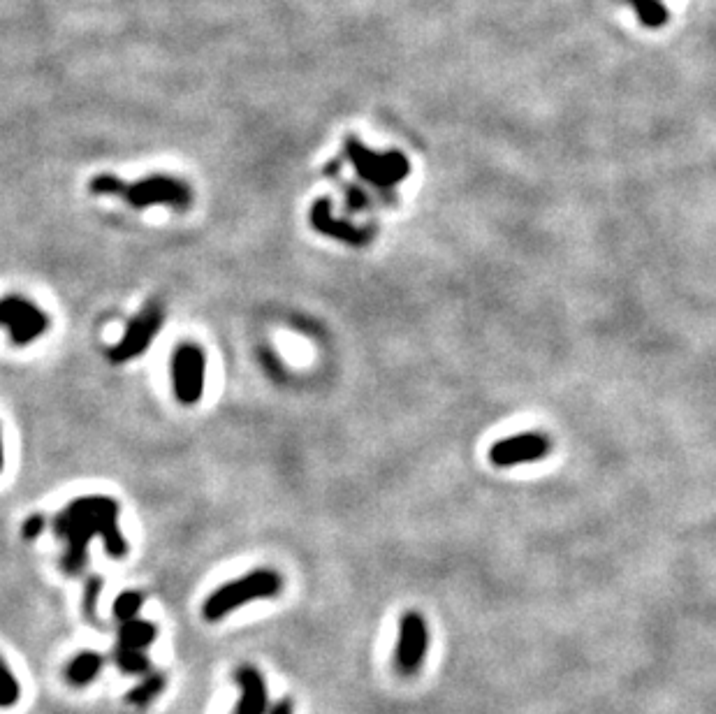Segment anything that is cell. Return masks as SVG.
<instances>
[{"label":"cell","mask_w":716,"mask_h":714,"mask_svg":"<svg viewBox=\"0 0 716 714\" xmlns=\"http://www.w3.org/2000/svg\"><path fill=\"white\" fill-rule=\"evenodd\" d=\"M144 603V596L140 592H123L119 594V599L114 601V617L119 619V622H130V619H135L137 612H140Z\"/></svg>","instance_id":"cell-17"},{"label":"cell","mask_w":716,"mask_h":714,"mask_svg":"<svg viewBox=\"0 0 716 714\" xmlns=\"http://www.w3.org/2000/svg\"><path fill=\"white\" fill-rule=\"evenodd\" d=\"M54 531L68 541L63 568L79 573L86 564V550L91 538L100 536L107 555L123 559L128 555V543L119 529V504L109 497H82L70 501L54 517Z\"/></svg>","instance_id":"cell-1"},{"label":"cell","mask_w":716,"mask_h":714,"mask_svg":"<svg viewBox=\"0 0 716 714\" xmlns=\"http://www.w3.org/2000/svg\"><path fill=\"white\" fill-rule=\"evenodd\" d=\"M5 466V448H3V432H0V473H3Z\"/></svg>","instance_id":"cell-21"},{"label":"cell","mask_w":716,"mask_h":714,"mask_svg":"<svg viewBox=\"0 0 716 714\" xmlns=\"http://www.w3.org/2000/svg\"><path fill=\"white\" fill-rule=\"evenodd\" d=\"M42 529H45V517H42V515L28 517L26 524H24V538H28V541H31V538L42 534Z\"/></svg>","instance_id":"cell-19"},{"label":"cell","mask_w":716,"mask_h":714,"mask_svg":"<svg viewBox=\"0 0 716 714\" xmlns=\"http://www.w3.org/2000/svg\"><path fill=\"white\" fill-rule=\"evenodd\" d=\"M100 587H102L100 578H91L89 582H86V592H84V615H86V619H96V606H98Z\"/></svg>","instance_id":"cell-18"},{"label":"cell","mask_w":716,"mask_h":714,"mask_svg":"<svg viewBox=\"0 0 716 714\" xmlns=\"http://www.w3.org/2000/svg\"><path fill=\"white\" fill-rule=\"evenodd\" d=\"M165 687H167V677L163 673H146L144 680L126 696V701L133 705V708H146V705H151L160 694H163Z\"/></svg>","instance_id":"cell-14"},{"label":"cell","mask_w":716,"mask_h":714,"mask_svg":"<svg viewBox=\"0 0 716 714\" xmlns=\"http://www.w3.org/2000/svg\"><path fill=\"white\" fill-rule=\"evenodd\" d=\"M114 661L123 673L128 675H146L151 673V661L146 657L144 650H130V647H116Z\"/></svg>","instance_id":"cell-15"},{"label":"cell","mask_w":716,"mask_h":714,"mask_svg":"<svg viewBox=\"0 0 716 714\" xmlns=\"http://www.w3.org/2000/svg\"><path fill=\"white\" fill-rule=\"evenodd\" d=\"M346 153L355 170L360 172V177L367 179L371 186L390 188L394 184H399V181L408 174V160L401 156L399 151L378 156V153L364 149L357 140H348Z\"/></svg>","instance_id":"cell-6"},{"label":"cell","mask_w":716,"mask_h":714,"mask_svg":"<svg viewBox=\"0 0 716 714\" xmlns=\"http://www.w3.org/2000/svg\"><path fill=\"white\" fill-rule=\"evenodd\" d=\"M281 589L283 578L279 573L272 571V568H258V571L225 582L216 592H211L202 606V615L209 622H218V619L230 615L232 610L244 608L248 603L274 599L276 594H281Z\"/></svg>","instance_id":"cell-3"},{"label":"cell","mask_w":716,"mask_h":714,"mask_svg":"<svg viewBox=\"0 0 716 714\" xmlns=\"http://www.w3.org/2000/svg\"><path fill=\"white\" fill-rule=\"evenodd\" d=\"M91 191L96 195H114L135 209H149L160 204V207L184 211L193 202L191 186L177 177H167V174H153V177L135 181V184H126L114 174H98L91 179Z\"/></svg>","instance_id":"cell-2"},{"label":"cell","mask_w":716,"mask_h":714,"mask_svg":"<svg viewBox=\"0 0 716 714\" xmlns=\"http://www.w3.org/2000/svg\"><path fill=\"white\" fill-rule=\"evenodd\" d=\"M160 327H163V309H160V304L156 302L146 304L144 309L130 320L119 344L109 348L107 353L109 362L126 364L130 360H135V357H140L146 348L153 344Z\"/></svg>","instance_id":"cell-7"},{"label":"cell","mask_w":716,"mask_h":714,"mask_svg":"<svg viewBox=\"0 0 716 714\" xmlns=\"http://www.w3.org/2000/svg\"><path fill=\"white\" fill-rule=\"evenodd\" d=\"M552 443L545 434L540 432H526L510 436V439L496 441L492 450H489V462L494 466H515V464H526V462H538L550 455Z\"/></svg>","instance_id":"cell-9"},{"label":"cell","mask_w":716,"mask_h":714,"mask_svg":"<svg viewBox=\"0 0 716 714\" xmlns=\"http://www.w3.org/2000/svg\"><path fill=\"white\" fill-rule=\"evenodd\" d=\"M102 663H105V659H102L98 652H82L68 663L65 677H68V682L75 684V687H86V684H91L100 675Z\"/></svg>","instance_id":"cell-12"},{"label":"cell","mask_w":716,"mask_h":714,"mask_svg":"<svg viewBox=\"0 0 716 714\" xmlns=\"http://www.w3.org/2000/svg\"><path fill=\"white\" fill-rule=\"evenodd\" d=\"M309 221L313 230L320 235L332 237L336 242L350 244V246H364L374 239V228H364V225H353L346 218H336L332 214V202L327 198H320L313 202L309 211Z\"/></svg>","instance_id":"cell-10"},{"label":"cell","mask_w":716,"mask_h":714,"mask_svg":"<svg viewBox=\"0 0 716 714\" xmlns=\"http://www.w3.org/2000/svg\"><path fill=\"white\" fill-rule=\"evenodd\" d=\"M267 714H295V705H292L290 698H281V701H276L272 708L267 710Z\"/></svg>","instance_id":"cell-20"},{"label":"cell","mask_w":716,"mask_h":714,"mask_svg":"<svg viewBox=\"0 0 716 714\" xmlns=\"http://www.w3.org/2000/svg\"><path fill=\"white\" fill-rule=\"evenodd\" d=\"M158 636V629L144 619H130L123 622L119 629V645L130 647V650H146Z\"/></svg>","instance_id":"cell-13"},{"label":"cell","mask_w":716,"mask_h":714,"mask_svg":"<svg viewBox=\"0 0 716 714\" xmlns=\"http://www.w3.org/2000/svg\"><path fill=\"white\" fill-rule=\"evenodd\" d=\"M19 696H21L19 682L14 680L10 668H7L5 661L0 659V708H12V705H17Z\"/></svg>","instance_id":"cell-16"},{"label":"cell","mask_w":716,"mask_h":714,"mask_svg":"<svg viewBox=\"0 0 716 714\" xmlns=\"http://www.w3.org/2000/svg\"><path fill=\"white\" fill-rule=\"evenodd\" d=\"M235 680L241 689V698L237 703L235 714H267L269 701H267V684L262 675L251 666L237 668Z\"/></svg>","instance_id":"cell-11"},{"label":"cell","mask_w":716,"mask_h":714,"mask_svg":"<svg viewBox=\"0 0 716 714\" xmlns=\"http://www.w3.org/2000/svg\"><path fill=\"white\" fill-rule=\"evenodd\" d=\"M0 327L14 346H31L49 330V316L26 297L7 295L0 300Z\"/></svg>","instance_id":"cell-4"},{"label":"cell","mask_w":716,"mask_h":714,"mask_svg":"<svg viewBox=\"0 0 716 714\" xmlns=\"http://www.w3.org/2000/svg\"><path fill=\"white\" fill-rule=\"evenodd\" d=\"M207 383V355L197 344H181L172 360V385L177 402L193 406L204 395Z\"/></svg>","instance_id":"cell-5"},{"label":"cell","mask_w":716,"mask_h":714,"mask_svg":"<svg viewBox=\"0 0 716 714\" xmlns=\"http://www.w3.org/2000/svg\"><path fill=\"white\" fill-rule=\"evenodd\" d=\"M427 650H429L427 619L415 610L406 612L399 622L397 654H394V663H397L399 673L404 675L418 673V668L427 657Z\"/></svg>","instance_id":"cell-8"}]
</instances>
